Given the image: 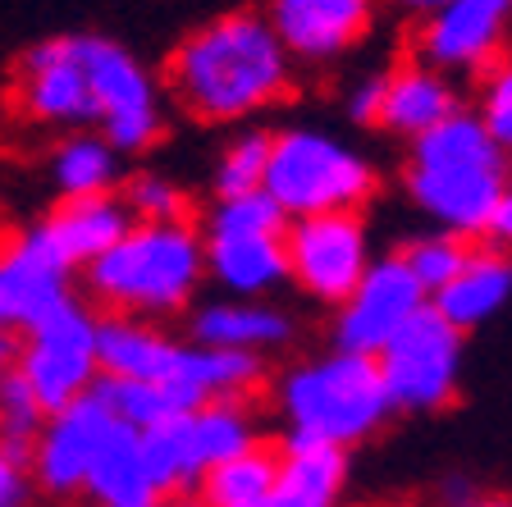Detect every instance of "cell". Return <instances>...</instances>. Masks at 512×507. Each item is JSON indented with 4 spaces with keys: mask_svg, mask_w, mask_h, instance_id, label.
Masks as SVG:
<instances>
[{
    "mask_svg": "<svg viewBox=\"0 0 512 507\" xmlns=\"http://www.w3.org/2000/svg\"><path fill=\"white\" fill-rule=\"evenodd\" d=\"M160 87L197 124H238L284 101L293 60L261 10H229L174 46Z\"/></svg>",
    "mask_w": 512,
    "mask_h": 507,
    "instance_id": "6da1fadb",
    "label": "cell"
},
{
    "mask_svg": "<svg viewBox=\"0 0 512 507\" xmlns=\"http://www.w3.org/2000/svg\"><path fill=\"white\" fill-rule=\"evenodd\" d=\"M83 302L96 316L170 320L192 307L206 284V243L197 220L179 224H133L83 275Z\"/></svg>",
    "mask_w": 512,
    "mask_h": 507,
    "instance_id": "7a4b0ae2",
    "label": "cell"
},
{
    "mask_svg": "<svg viewBox=\"0 0 512 507\" xmlns=\"http://www.w3.org/2000/svg\"><path fill=\"white\" fill-rule=\"evenodd\" d=\"M512 179L508 156L485 133L476 110H458L407 156V197L435 220V229L458 238H485L499 211V197Z\"/></svg>",
    "mask_w": 512,
    "mask_h": 507,
    "instance_id": "3957f363",
    "label": "cell"
},
{
    "mask_svg": "<svg viewBox=\"0 0 512 507\" xmlns=\"http://www.w3.org/2000/svg\"><path fill=\"white\" fill-rule=\"evenodd\" d=\"M279 412V444H311V448H348L366 444L394 416L384 393L380 366L348 352H325L288 366L275 384Z\"/></svg>",
    "mask_w": 512,
    "mask_h": 507,
    "instance_id": "277c9868",
    "label": "cell"
},
{
    "mask_svg": "<svg viewBox=\"0 0 512 507\" xmlns=\"http://www.w3.org/2000/svg\"><path fill=\"white\" fill-rule=\"evenodd\" d=\"M261 192L284 211V220L362 215L375 192V169L362 151L334 142L330 133L284 128V133H270V165Z\"/></svg>",
    "mask_w": 512,
    "mask_h": 507,
    "instance_id": "5b68a950",
    "label": "cell"
},
{
    "mask_svg": "<svg viewBox=\"0 0 512 507\" xmlns=\"http://www.w3.org/2000/svg\"><path fill=\"white\" fill-rule=\"evenodd\" d=\"M266 444L252 402H202L142 434V462L160 498H183L220 462Z\"/></svg>",
    "mask_w": 512,
    "mask_h": 507,
    "instance_id": "8992f818",
    "label": "cell"
},
{
    "mask_svg": "<svg viewBox=\"0 0 512 507\" xmlns=\"http://www.w3.org/2000/svg\"><path fill=\"white\" fill-rule=\"evenodd\" d=\"M74 46L96 96V133L119 156L151 151L165 133V101H160V83L147 74V64L124 42L101 37V32H74Z\"/></svg>",
    "mask_w": 512,
    "mask_h": 507,
    "instance_id": "52a82bcc",
    "label": "cell"
},
{
    "mask_svg": "<svg viewBox=\"0 0 512 507\" xmlns=\"http://www.w3.org/2000/svg\"><path fill=\"white\" fill-rule=\"evenodd\" d=\"M96 329H101V316L83 302V293H74L60 311L14 338V375L32 389L46 416L96 389L101 380Z\"/></svg>",
    "mask_w": 512,
    "mask_h": 507,
    "instance_id": "ba28073f",
    "label": "cell"
},
{
    "mask_svg": "<svg viewBox=\"0 0 512 507\" xmlns=\"http://www.w3.org/2000/svg\"><path fill=\"white\" fill-rule=\"evenodd\" d=\"M375 366H380V380L394 412L407 416L444 412L448 402L458 398L462 334L435 307H426L375 357Z\"/></svg>",
    "mask_w": 512,
    "mask_h": 507,
    "instance_id": "9c48e42d",
    "label": "cell"
},
{
    "mask_svg": "<svg viewBox=\"0 0 512 507\" xmlns=\"http://www.w3.org/2000/svg\"><path fill=\"white\" fill-rule=\"evenodd\" d=\"M10 106L19 110V119L37 128H78L96 124V96L87 83V69L78 60L74 32L64 37H42L14 60L10 74Z\"/></svg>",
    "mask_w": 512,
    "mask_h": 507,
    "instance_id": "30bf717a",
    "label": "cell"
},
{
    "mask_svg": "<svg viewBox=\"0 0 512 507\" xmlns=\"http://www.w3.org/2000/svg\"><path fill=\"white\" fill-rule=\"evenodd\" d=\"M426 307V288L412 279L403 256H380L371 261L362 284L334 307V352L375 361Z\"/></svg>",
    "mask_w": 512,
    "mask_h": 507,
    "instance_id": "8fae6325",
    "label": "cell"
},
{
    "mask_svg": "<svg viewBox=\"0 0 512 507\" xmlns=\"http://www.w3.org/2000/svg\"><path fill=\"white\" fill-rule=\"evenodd\" d=\"M288 279L307 297L339 307L371 270V243H366L362 215H311L288 220Z\"/></svg>",
    "mask_w": 512,
    "mask_h": 507,
    "instance_id": "7c38bea8",
    "label": "cell"
},
{
    "mask_svg": "<svg viewBox=\"0 0 512 507\" xmlns=\"http://www.w3.org/2000/svg\"><path fill=\"white\" fill-rule=\"evenodd\" d=\"M74 265L42 233V224L10 233L0 243V334H28L37 320L74 297Z\"/></svg>",
    "mask_w": 512,
    "mask_h": 507,
    "instance_id": "4fadbf2b",
    "label": "cell"
},
{
    "mask_svg": "<svg viewBox=\"0 0 512 507\" xmlns=\"http://www.w3.org/2000/svg\"><path fill=\"white\" fill-rule=\"evenodd\" d=\"M115 416L96 393L69 402L60 412L46 416L37 444H32V485L46 498H78L87 485V471H92L96 453L106 448L110 430H115Z\"/></svg>",
    "mask_w": 512,
    "mask_h": 507,
    "instance_id": "5bb4252c",
    "label": "cell"
},
{
    "mask_svg": "<svg viewBox=\"0 0 512 507\" xmlns=\"http://www.w3.org/2000/svg\"><path fill=\"white\" fill-rule=\"evenodd\" d=\"M512 0H448L426 14L416 32V60L439 74H480L494 69L508 37Z\"/></svg>",
    "mask_w": 512,
    "mask_h": 507,
    "instance_id": "9a60e30c",
    "label": "cell"
},
{
    "mask_svg": "<svg viewBox=\"0 0 512 507\" xmlns=\"http://www.w3.org/2000/svg\"><path fill=\"white\" fill-rule=\"evenodd\" d=\"M261 19L270 23L288 60L330 64L366 42L375 23V0H266Z\"/></svg>",
    "mask_w": 512,
    "mask_h": 507,
    "instance_id": "2e32d148",
    "label": "cell"
},
{
    "mask_svg": "<svg viewBox=\"0 0 512 507\" xmlns=\"http://www.w3.org/2000/svg\"><path fill=\"white\" fill-rule=\"evenodd\" d=\"M188 343L215 352H247V357H270V352L293 343V320L275 302H247V297H220L188 311Z\"/></svg>",
    "mask_w": 512,
    "mask_h": 507,
    "instance_id": "e0dca14e",
    "label": "cell"
},
{
    "mask_svg": "<svg viewBox=\"0 0 512 507\" xmlns=\"http://www.w3.org/2000/svg\"><path fill=\"white\" fill-rule=\"evenodd\" d=\"M458 110H462V96H458V83H453V78L430 69V64H421V60H407V64H398V69L384 74L375 128L416 142V138H426L430 128L444 124V119H453Z\"/></svg>",
    "mask_w": 512,
    "mask_h": 507,
    "instance_id": "ac0fdd59",
    "label": "cell"
},
{
    "mask_svg": "<svg viewBox=\"0 0 512 507\" xmlns=\"http://www.w3.org/2000/svg\"><path fill=\"white\" fill-rule=\"evenodd\" d=\"M37 224H42V233L51 238L55 252L74 265V275H83L87 265H96L128 229H133V215H128L119 192H106V197L55 201Z\"/></svg>",
    "mask_w": 512,
    "mask_h": 507,
    "instance_id": "d6986e66",
    "label": "cell"
},
{
    "mask_svg": "<svg viewBox=\"0 0 512 507\" xmlns=\"http://www.w3.org/2000/svg\"><path fill=\"white\" fill-rule=\"evenodd\" d=\"M183 338L170 329L151 325V320H128V316H101L96 329V357H101V375L106 380H138L165 389L179 366Z\"/></svg>",
    "mask_w": 512,
    "mask_h": 507,
    "instance_id": "ffe728a7",
    "label": "cell"
},
{
    "mask_svg": "<svg viewBox=\"0 0 512 507\" xmlns=\"http://www.w3.org/2000/svg\"><path fill=\"white\" fill-rule=\"evenodd\" d=\"M288 233V229H284ZM284 233H252V238H202L206 279L224 288V297L270 302L279 284H288Z\"/></svg>",
    "mask_w": 512,
    "mask_h": 507,
    "instance_id": "44dd1931",
    "label": "cell"
},
{
    "mask_svg": "<svg viewBox=\"0 0 512 507\" xmlns=\"http://www.w3.org/2000/svg\"><path fill=\"white\" fill-rule=\"evenodd\" d=\"M508 297H512V252H503L494 243H480L471 247L467 265L453 275V284H444L430 297V307L458 334H467V329L499 316L508 307Z\"/></svg>",
    "mask_w": 512,
    "mask_h": 507,
    "instance_id": "7402d4cb",
    "label": "cell"
},
{
    "mask_svg": "<svg viewBox=\"0 0 512 507\" xmlns=\"http://www.w3.org/2000/svg\"><path fill=\"white\" fill-rule=\"evenodd\" d=\"M348 489V453L311 444H279L275 485L261 507H339Z\"/></svg>",
    "mask_w": 512,
    "mask_h": 507,
    "instance_id": "603a6c76",
    "label": "cell"
},
{
    "mask_svg": "<svg viewBox=\"0 0 512 507\" xmlns=\"http://www.w3.org/2000/svg\"><path fill=\"white\" fill-rule=\"evenodd\" d=\"M83 498L92 507H160L165 503L147 476L138 430H128V425H115V430H110L106 448L96 453L92 471H87Z\"/></svg>",
    "mask_w": 512,
    "mask_h": 507,
    "instance_id": "cb8c5ba5",
    "label": "cell"
},
{
    "mask_svg": "<svg viewBox=\"0 0 512 507\" xmlns=\"http://www.w3.org/2000/svg\"><path fill=\"white\" fill-rule=\"evenodd\" d=\"M46 174H51L60 201L106 197V192H119V183H124V156H119L101 133L78 128V133H64L51 147Z\"/></svg>",
    "mask_w": 512,
    "mask_h": 507,
    "instance_id": "d4e9b609",
    "label": "cell"
},
{
    "mask_svg": "<svg viewBox=\"0 0 512 507\" xmlns=\"http://www.w3.org/2000/svg\"><path fill=\"white\" fill-rule=\"evenodd\" d=\"M279 466V444H256L247 453L220 462L215 471H206L202 485L192 489V498L202 507H261L275 485Z\"/></svg>",
    "mask_w": 512,
    "mask_h": 507,
    "instance_id": "484cf974",
    "label": "cell"
},
{
    "mask_svg": "<svg viewBox=\"0 0 512 507\" xmlns=\"http://www.w3.org/2000/svg\"><path fill=\"white\" fill-rule=\"evenodd\" d=\"M197 229L202 238H252V233H284L288 220L266 192H243V197H215Z\"/></svg>",
    "mask_w": 512,
    "mask_h": 507,
    "instance_id": "4316f807",
    "label": "cell"
},
{
    "mask_svg": "<svg viewBox=\"0 0 512 507\" xmlns=\"http://www.w3.org/2000/svg\"><path fill=\"white\" fill-rule=\"evenodd\" d=\"M92 393L106 402L110 416H115L119 425H128V430H138V434L156 430V425L174 421V416L183 412L165 389H156V384H138V380H106V375H101Z\"/></svg>",
    "mask_w": 512,
    "mask_h": 507,
    "instance_id": "83f0119b",
    "label": "cell"
},
{
    "mask_svg": "<svg viewBox=\"0 0 512 507\" xmlns=\"http://www.w3.org/2000/svg\"><path fill=\"white\" fill-rule=\"evenodd\" d=\"M119 197H124L133 224H179V220H192V197L170 179V174H151V169L124 174Z\"/></svg>",
    "mask_w": 512,
    "mask_h": 507,
    "instance_id": "f1b7e54d",
    "label": "cell"
},
{
    "mask_svg": "<svg viewBox=\"0 0 512 507\" xmlns=\"http://www.w3.org/2000/svg\"><path fill=\"white\" fill-rule=\"evenodd\" d=\"M403 265L412 270V279L421 288H426V297H435L444 284H453V275H458L462 265H467L471 256V238H458V233H421V238H412V243L403 247Z\"/></svg>",
    "mask_w": 512,
    "mask_h": 507,
    "instance_id": "f546056e",
    "label": "cell"
},
{
    "mask_svg": "<svg viewBox=\"0 0 512 507\" xmlns=\"http://www.w3.org/2000/svg\"><path fill=\"white\" fill-rule=\"evenodd\" d=\"M270 165V133H238L234 142H224V151L215 156L211 192L215 197H243V192H261Z\"/></svg>",
    "mask_w": 512,
    "mask_h": 507,
    "instance_id": "4dcf8cb0",
    "label": "cell"
},
{
    "mask_svg": "<svg viewBox=\"0 0 512 507\" xmlns=\"http://www.w3.org/2000/svg\"><path fill=\"white\" fill-rule=\"evenodd\" d=\"M42 425H46L42 402L32 398V389L10 370L0 380V448H10V453L32 462V444H37Z\"/></svg>",
    "mask_w": 512,
    "mask_h": 507,
    "instance_id": "1f68e13d",
    "label": "cell"
},
{
    "mask_svg": "<svg viewBox=\"0 0 512 507\" xmlns=\"http://www.w3.org/2000/svg\"><path fill=\"white\" fill-rule=\"evenodd\" d=\"M476 119L485 124V133L499 142L503 156L512 160V55H503L494 69H485Z\"/></svg>",
    "mask_w": 512,
    "mask_h": 507,
    "instance_id": "d6a6232c",
    "label": "cell"
},
{
    "mask_svg": "<svg viewBox=\"0 0 512 507\" xmlns=\"http://www.w3.org/2000/svg\"><path fill=\"white\" fill-rule=\"evenodd\" d=\"M37 485H32V462L10 448H0V507H28Z\"/></svg>",
    "mask_w": 512,
    "mask_h": 507,
    "instance_id": "836d02e7",
    "label": "cell"
},
{
    "mask_svg": "<svg viewBox=\"0 0 512 507\" xmlns=\"http://www.w3.org/2000/svg\"><path fill=\"white\" fill-rule=\"evenodd\" d=\"M380 87H384V74H366L362 83L348 92V115H352V124L375 128V110H380Z\"/></svg>",
    "mask_w": 512,
    "mask_h": 507,
    "instance_id": "e575fe53",
    "label": "cell"
},
{
    "mask_svg": "<svg viewBox=\"0 0 512 507\" xmlns=\"http://www.w3.org/2000/svg\"><path fill=\"white\" fill-rule=\"evenodd\" d=\"M439 507H512V498L485 494V489H476L471 480H448V485H444V503H439Z\"/></svg>",
    "mask_w": 512,
    "mask_h": 507,
    "instance_id": "d590c367",
    "label": "cell"
},
{
    "mask_svg": "<svg viewBox=\"0 0 512 507\" xmlns=\"http://www.w3.org/2000/svg\"><path fill=\"white\" fill-rule=\"evenodd\" d=\"M485 243H494V247H503V252H512V179H508V188H503V197H499V211H494V220H490V233H485Z\"/></svg>",
    "mask_w": 512,
    "mask_h": 507,
    "instance_id": "8d00e7d4",
    "label": "cell"
},
{
    "mask_svg": "<svg viewBox=\"0 0 512 507\" xmlns=\"http://www.w3.org/2000/svg\"><path fill=\"white\" fill-rule=\"evenodd\" d=\"M14 370V338L10 334H0V380Z\"/></svg>",
    "mask_w": 512,
    "mask_h": 507,
    "instance_id": "74e56055",
    "label": "cell"
},
{
    "mask_svg": "<svg viewBox=\"0 0 512 507\" xmlns=\"http://www.w3.org/2000/svg\"><path fill=\"white\" fill-rule=\"evenodd\" d=\"M394 5H403V10H416V14H430V10H439V5H448V0H394Z\"/></svg>",
    "mask_w": 512,
    "mask_h": 507,
    "instance_id": "f35d334b",
    "label": "cell"
},
{
    "mask_svg": "<svg viewBox=\"0 0 512 507\" xmlns=\"http://www.w3.org/2000/svg\"><path fill=\"white\" fill-rule=\"evenodd\" d=\"M160 507H202V503H197V498H192V494H183V498H165V503H160Z\"/></svg>",
    "mask_w": 512,
    "mask_h": 507,
    "instance_id": "ab89813d",
    "label": "cell"
}]
</instances>
